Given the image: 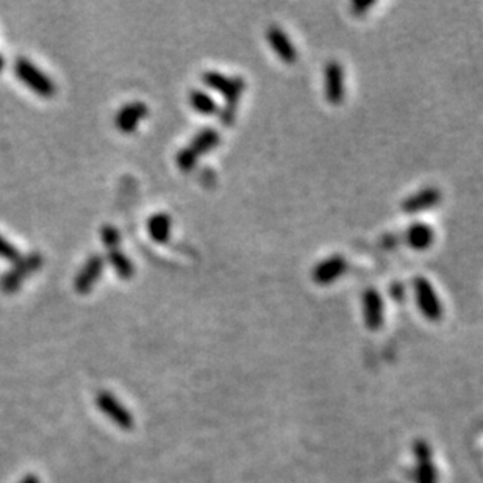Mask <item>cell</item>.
I'll return each mask as SVG.
<instances>
[{
    "instance_id": "6",
    "label": "cell",
    "mask_w": 483,
    "mask_h": 483,
    "mask_svg": "<svg viewBox=\"0 0 483 483\" xmlns=\"http://www.w3.org/2000/svg\"><path fill=\"white\" fill-rule=\"evenodd\" d=\"M326 97L328 104L340 105L344 99V71L338 62H328L324 71Z\"/></svg>"
},
{
    "instance_id": "20",
    "label": "cell",
    "mask_w": 483,
    "mask_h": 483,
    "mask_svg": "<svg viewBox=\"0 0 483 483\" xmlns=\"http://www.w3.org/2000/svg\"><path fill=\"white\" fill-rule=\"evenodd\" d=\"M372 5H374V2H355V4H352V10L357 13V15H363V13L368 8H371Z\"/></svg>"
},
{
    "instance_id": "14",
    "label": "cell",
    "mask_w": 483,
    "mask_h": 483,
    "mask_svg": "<svg viewBox=\"0 0 483 483\" xmlns=\"http://www.w3.org/2000/svg\"><path fill=\"white\" fill-rule=\"evenodd\" d=\"M190 104L194 110L204 116H211L218 111L216 102H214L210 94H206L205 91H192L190 94Z\"/></svg>"
},
{
    "instance_id": "9",
    "label": "cell",
    "mask_w": 483,
    "mask_h": 483,
    "mask_svg": "<svg viewBox=\"0 0 483 483\" xmlns=\"http://www.w3.org/2000/svg\"><path fill=\"white\" fill-rule=\"evenodd\" d=\"M404 241L407 246H410L414 251H426L433 244L435 232L428 224L416 223L408 227L404 233Z\"/></svg>"
},
{
    "instance_id": "21",
    "label": "cell",
    "mask_w": 483,
    "mask_h": 483,
    "mask_svg": "<svg viewBox=\"0 0 483 483\" xmlns=\"http://www.w3.org/2000/svg\"><path fill=\"white\" fill-rule=\"evenodd\" d=\"M19 483H39V479L36 477V475L29 474V475H27V477H24Z\"/></svg>"
},
{
    "instance_id": "22",
    "label": "cell",
    "mask_w": 483,
    "mask_h": 483,
    "mask_svg": "<svg viewBox=\"0 0 483 483\" xmlns=\"http://www.w3.org/2000/svg\"><path fill=\"white\" fill-rule=\"evenodd\" d=\"M2 69H4V58H2V55H0V71Z\"/></svg>"
},
{
    "instance_id": "13",
    "label": "cell",
    "mask_w": 483,
    "mask_h": 483,
    "mask_svg": "<svg viewBox=\"0 0 483 483\" xmlns=\"http://www.w3.org/2000/svg\"><path fill=\"white\" fill-rule=\"evenodd\" d=\"M219 144V133L213 129H205L194 136L190 149L196 153L197 157L204 155V153L211 152L214 147Z\"/></svg>"
},
{
    "instance_id": "17",
    "label": "cell",
    "mask_w": 483,
    "mask_h": 483,
    "mask_svg": "<svg viewBox=\"0 0 483 483\" xmlns=\"http://www.w3.org/2000/svg\"><path fill=\"white\" fill-rule=\"evenodd\" d=\"M197 160H199V157L190 149V147H186V149H183V150L180 152L178 155H177L178 167H180V169H182V171H186V172H188V171H191L192 167L196 166Z\"/></svg>"
},
{
    "instance_id": "15",
    "label": "cell",
    "mask_w": 483,
    "mask_h": 483,
    "mask_svg": "<svg viewBox=\"0 0 483 483\" xmlns=\"http://www.w3.org/2000/svg\"><path fill=\"white\" fill-rule=\"evenodd\" d=\"M149 233L157 243H166L171 234V219L166 214H157L149 220Z\"/></svg>"
},
{
    "instance_id": "7",
    "label": "cell",
    "mask_w": 483,
    "mask_h": 483,
    "mask_svg": "<svg viewBox=\"0 0 483 483\" xmlns=\"http://www.w3.org/2000/svg\"><path fill=\"white\" fill-rule=\"evenodd\" d=\"M266 39H267V44L271 46V49L281 59V62L286 64L296 63V59H298L296 47H294L290 36H288L286 33L280 29V27L271 25L270 29L266 30Z\"/></svg>"
},
{
    "instance_id": "3",
    "label": "cell",
    "mask_w": 483,
    "mask_h": 483,
    "mask_svg": "<svg viewBox=\"0 0 483 483\" xmlns=\"http://www.w3.org/2000/svg\"><path fill=\"white\" fill-rule=\"evenodd\" d=\"M413 288L416 302H418V307L422 314L430 321H438L442 314V307L433 285L424 277H416L413 281Z\"/></svg>"
},
{
    "instance_id": "12",
    "label": "cell",
    "mask_w": 483,
    "mask_h": 483,
    "mask_svg": "<svg viewBox=\"0 0 483 483\" xmlns=\"http://www.w3.org/2000/svg\"><path fill=\"white\" fill-rule=\"evenodd\" d=\"M104 270V263H102V258L100 257H92L88 263L85 265V267L82 271H80L78 277L76 280V288L78 293H88L91 291L92 285L96 284L99 280L100 274H102Z\"/></svg>"
},
{
    "instance_id": "11",
    "label": "cell",
    "mask_w": 483,
    "mask_h": 483,
    "mask_svg": "<svg viewBox=\"0 0 483 483\" xmlns=\"http://www.w3.org/2000/svg\"><path fill=\"white\" fill-rule=\"evenodd\" d=\"M147 116V106L141 102L129 104L118 113L116 125L120 132L130 133L138 127L139 120Z\"/></svg>"
},
{
    "instance_id": "1",
    "label": "cell",
    "mask_w": 483,
    "mask_h": 483,
    "mask_svg": "<svg viewBox=\"0 0 483 483\" xmlns=\"http://www.w3.org/2000/svg\"><path fill=\"white\" fill-rule=\"evenodd\" d=\"M202 80L208 88L218 91L219 94H223V96L225 97L227 105H225V111L223 115V119L225 120L227 124H232L233 119H234V111H237L238 100L246 88L244 80L241 77L224 76V74L214 72V71L205 72Z\"/></svg>"
},
{
    "instance_id": "16",
    "label": "cell",
    "mask_w": 483,
    "mask_h": 483,
    "mask_svg": "<svg viewBox=\"0 0 483 483\" xmlns=\"http://www.w3.org/2000/svg\"><path fill=\"white\" fill-rule=\"evenodd\" d=\"M110 260H111L113 267H115V270L118 271L120 279H130L132 277L133 266L130 263V260L127 258L124 253L113 251L111 255H110Z\"/></svg>"
},
{
    "instance_id": "10",
    "label": "cell",
    "mask_w": 483,
    "mask_h": 483,
    "mask_svg": "<svg viewBox=\"0 0 483 483\" xmlns=\"http://www.w3.org/2000/svg\"><path fill=\"white\" fill-rule=\"evenodd\" d=\"M363 312L366 326L371 330H377L384 321V300L375 290H366L363 294Z\"/></svg>"
},
{
    "instance_id": "19",
    "label": "cell",
    "mask_w": 483,
    "mask_h": 483,
    "mask_svg": "<svg viewBox=\"0 0 483 483\" xmlns=\"http://www.w3.org/2000/svg\"><path fill=\"white\" fill-rule=\"evenodd\" d=\"M102 238H104L105 246L111 247V249L119 243V233L115 227H110V225L105 227V229L102 230Z\"/></svg>"
},
{
    "instance_id": "4",
    "label": "cell",
    "mask_w": 483,
    "mask_h": 483,
    "mask_svg": "<svg viewBox=\"0 0 483 483\" xmlns=\"http://www.w3.org/2000/svg\"><path fill=\"white\" fill-rule=\"evenodd\" d=\"M347 261L343 255H330L326 260L313 267L312 279L318 285H330L333 281L341 279V276L347 271Z\"/></svg>"
},
{
    "instance_id": "8",
    "label": "cell",
    "mask_w": 483,
    "mask_h": 483,
    "mask_svg": "<svg viewBox=\"0 0 483 483\" xmlns=\"http://www.w3.org/2000/svg\"><path fill=\"white\" fill-rule=\"evenodd\" d=\"M441 191L435 186H426L422 190L416 191L412 196H408L402 202V210L407 214H418L428 208H433L440 204Z\"/></svg>"
},
{
    "instance_id": "5",
    "label": "cell",
    "mask_w": 483,
    "mask_h": 483,
    "mask_svg": "<svg viewBox=\"0 0 483 483\" xmlns=\"http://www.w3.org/2000/svg\"><path fill=\"white\" fill-rule=\"evenodd\" d=\"M96 402L100 410L104 412L105 416L115 422V424L124 430H130L133 427V418L129 413V410L120 404V402L108 391H100L96 398Z\"/></svg>"
},
{
    "instance_id": "18",
    "label": "cell",
    "mask_w": 483,
    "mask_h": 483,
    "mask_svg": "<svg viewBox=\"0 0 483 483\" xmlns=\"http://www.w3.org/2000/svg\"><path fill=\"white\" fill-rule=\"evenodd\" d=\"M0 257H4L6 260H18L19 258V252L16 251V247L10 244L8 241L0 237Z\"/></svg>"
},
{
    "instance_id": "2",
    "label": "cell",
    "mask_w": 483,
    "mask_h": 483,
    "mask_svg": "<svg viewBox=\"0 0 483 483\" xmlns=\"http://www.w3.org/2000/svg\"><path fill=\"white\" fill-rule=\"evenodd\" d=\"M16 76L19 80L29 86L30 90L35 91L36 94L43 97H50L55 94V85H53L49 77H46L44 74L39 71L36 66H33L29 59L19 58L16 63Z\"/></svg>"
}]
</instances>
